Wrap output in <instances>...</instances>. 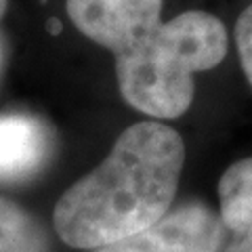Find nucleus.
I'll return each instance as SVG.
<instances>
[{"label":"nucleus","instance_id":"nucleus-7","mask_svg":"<svg viewBox=\"0 0 252 252\" xmlns=\"http://www.w3.org/2000/svg\"><path fill=\"white\" fill-rule=\"evenodd\" d=\"M0 252H49L40 220L6 198H0Z\"/></svg>","mask_w":252,"mask_h":252},{"label":"nucleus","instance_id":"nucleus-5","mask_svg":"<svg viewBox=\"0 0 252 252\" xmlns=\"http://www.w3.org/2000/svg\"><path fill=\"white\" fill-rule=\"evenodd\" d=\"M51 130L32 116H0V181L30 177L46 162Z\"/></svg>","mask_w":252,"mask_h":252},{"label":"nucleus","instance_id":"nucleus-3","mask_svg":"<svg viewBox=\"0 0 252 252\" xmlns=\"http://www.w3.org/2000/svg\"><path fill=\"white\" fill-rule=\"evenodd\" d=\"M227 231L219 210L189 202L168 210L147 229L94 252H220Z\"/></svg>","mask_w":252,"mask_h":252},{"label":"nucleus","instance_id":"nucleus-6","mask_svg":"<svg viewBox=\"0 0 252 252\" xmlns=\"http://www.w3.org/2000/svg\"><path fill=\"white\" fill-rule=\"evenodd\" d=\"M219 217L227 231L220 252H252V158L233 162L219 179Z\"/></svg>","mask_w":252,"mask_h":252},{"label":"nucleus","instance_id":"nucleus-2","mask_svg":"<svg viewBox=\"0 0 252 252\" xmlns=\"http://www.w3.org/2000/svg\"><path fill=\"white\" fill-rule=\"evenodd\" d=\"M227 49L223 21L206 11H185L116 55L118 91L137 112L172 120L193 103V76L217 67Z\"/></svg>","mask_w":252,"mask_h":252},{"label":"nucleus","instance_id":"nucleus-1","mask_svg":"<svg viewBox=\"0 0 252 252\" xmlns=\"http://www.w3.org/2000/svg\"><path fill=\"white\" fill-rule=\"evenodd\" d=\"M183 164L185 141L172 126H128L105 160L63 191L53 210L55 233L72 248L97 250L147 229L170 210Z\"/></svg>","mask_w":252,"mask_h":252},{"label":"nucleus","instance_id":"nucleus-4","mask_svg":"<svg viewBox=\"0 0 252 252\" xmlns=\"http://www.w3.org/2000/svg\"><path fill=\"white\" fill-rule=\"evenodd\" d=\"M65 4L78 32L116 57L160 26L164 0H67Z\"/></svg>","mask_w":252,"mask_h":252},{"label":"nucleus","instance_id":"nucleus-8","mask_svg":"<svg viewBox=\"0 0 252 252\" xmlns=\"http://www.w3.org/2000/svg\"><path fill=\"white\" fill-rule=\"evenodd\" d=\"M235 46L240 55V65L244 69V76L252 86V4L246 6L235 23Z\"/></svg>","mask_w":252,"mask_h":252},{"label":"nucleus","instance_id":"nucleus-9","mask_svg":"<svg viewBox=\"0 0 252 252\" xmlns=\"http://www.w3.org/2000/svg\"><path fill=\"white\" fill-rule=\"evenodd\" d=\"M6 4H9V0H0V19H2V15L6 11Z\"/></svg>","mask_w":252,"mask_h":252}]
</instances>
